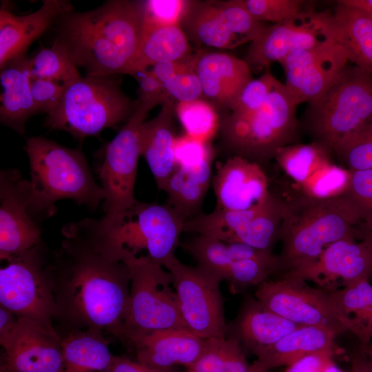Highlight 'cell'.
I'll return each mask as SVG.
<instances>
[{
    "label": "cell",
    "mask_w": 372,
    "mask_h": 372,
    "mask_svg": "<svg viewBox=\"0 0 372 372\" xmlns=\"http://www.w3.org/2000/svg\"><path fill=\"white\" fill-rule=\"evenodd\" d=\"M61 234V248L50 264L56 316L119 337L130 297L128 265L110 241L101 218L69 223Z\"/></svg>",
    "instance_id": "obj_1"
},
{
    "label": "cell",
    "mask_w": 372,
    "mask_h": 372,
    "mask_svg": "<svg viewBox=\"0 0 372 372\" xmlns=\"http://www.w3.org/2000/svg\"><path fill=\"white\" fill-rule=\"evenodd\" d=\"M145 1L111 0L91 10L65 12L53 43L86 75L127 74L141 42Z\"/></svg>",
    "instance_id": "obj_2"
},
{
    "label": "cell",
    "mask_w": 372,
    "mask_h": 372,
    "mask_svg": "<svg viewBox=\"0 0 372 372\" xmlns=\"http://www.w3.org/2000/svg\"><path fill=\"white\" fill-rule=\"evenodd\" d=\"M282 200L278 256L281 271L296 269L316 260L331 244L358 238V227L367 213L348 194L316 199L299 192Z\"/></svg>",
    "instance_id": "obj_3"
},
{
    "label": "cell",
    "mask_w": 372,
    "mask_h": 372,
    "mask_svg": "<svg viewBox=\"0 0 372 372\" xmlns=\"http://www.w3.org/2000/svg\"><path fill=\"white\" fill-rule=\"evenodd\" d=\"M30 171V211L39 221L52 216L55 203L71 199L94 210L104 192L79 148L70 149L41 137L32 136L25 146Z\"/></svg>",
    "instance_id": "obj_4"
},
{
    "label": "cell",
    "mask_w": 372,
    "mask_h": 372,
    "mask_svg": "<svg viewBox=\"0 0 372 372\" xmlns=\"http://www.w3.org/2000/svg\"><path fill=\"white\" fill-rule=\"evenodd\" d=\"M299 102L279 81L265 103L245 115L227 114L220 121L223 140L232 156L262 166L280 148L293 144L298 136Z\"/></svg>",
    "instance_id": "obj_5"
},
{
    "label": "cell",
    "mask_w": 372,
    "mask_h": 372,
    "mask_svg": "<svg viewBox=\"0 0 372 372\" xmlns=\"http://www.w3.org/2000/svg\"><path fill=\"white\" fill-rule=\"evenodd\" d=\"M136 106L112 76L86 75L66 85L58 107L45 125L83 141L128 119Z\"/></svg>",
    "instance_id": "obj_6"
},
{
    "label": "cell",
    "mask_w": 372,
    "mask_h": 372,
    "mask_svg": "<svg viewBox=\"0 0 372 372\" xmlns=\"http://www.w3.org/2000/svg\"><path fill=\"white\" fill-rule=\"evenodd\" d=\"M372 118V75L347 65L338 81L309 108L306 128L331 152Z\"/></svg>",
    "instance_id": "obj_7"
},
{
    "label": "cell",
    "mask_w": 372,
    "mask_h": 372,
    "mask_svg": "<svg viewBox=\"0 0 372 372\" xmlns=\"http://www.w3.org/2000/svg\"><path fill=\"white\" fill-rule=\"evenodd\" d=\"M111 243L118 250L145 257L167 270L178 259L175 251L186 218L167 203L137 201L113 220L101 218Z\"/></svg>",
    "instance_id": "obj_8"
},
{
    "label": "cell",
    "mask_w": 372,
    "mask_h": 372,
    "mask_svg": "<svg viewBox=\"0 0 372 372\" xmlns=\"http://www.w3.org/2000/svg\"><path fill=\"white\" fill-rule=\"evenodd\" d=\"M121 253L130 267L131 283L119 338L167 329H187L169 271L145 256L136 257L123 251Z\"/></svg>",
    "instance_id": "obj_9"
},
{
    "label": "cell",
    "mask_w": 372,
    "mask_h": 372,
    "mask_svg": "<svg viewBox=\"0 0 372 372\" xmlns=\"http://www.w3.org/2000/svg\"><path fill=\"white\" fill-rule=\"evenodd\" d=\"M156 105L138 99L126 123L105 146L98 169L104 192L105 220L118 218L138 201L134 192L138 161L141 156V129L149 112Z\"/></svg>",
    "instance_id": "obj_10"
},
{
    "label": "cell",
    "mask_w": 372,
    "mask_h": 372,
    "mask_svg": "<svg viewBox=\"0 0 372 372\" xmlns=\"http://www.w3.org/2000/svg\"><path fill=\"white\" fill-rule=\"evenodd\" d=\"M6 262L0 269V305L17 318L53 329L57 307L41 242Z\"/></svg>",
    "instance_id": "obj_11"
},
{
    "label": "cell",
    "mask_w": 372,
    "mask_h": 372,
    "mask_svg": "<svg viewBox=\"0 0 372 372\" xmlns=\"http://www.w3.org/2000/svg\"><path fill=\"white\" fill-rule=\"evenodd\" d=\"M256 299L263 306L300 326H319L338 335L351 333L349 322L338 309L329 293L313 288L291 272L276 280L258 285Z\"/></svg>",
    "instance_id": "obj_12"
},
{
    "label": "cell",
    "mask_w": 372,
    "mask_h": 372,
    "mask_svg": "<svg viewBox=\"0 0 372 372\" xmlns=\"http://www.w3.org/2000/svg\"><path fill=\"white\" fill-rule=\"evenodd\" d=\"M180 25L188 39L219 49L251 43L267 27L240 0L189 1Z\"/></svg>",
    "instance_id": "obj_13"
},
{
    "label": "cell",
    "mask_w": 372,
    "mask_h": 372,
    "mask_svg": "<svg viewBox=\"0 0 372 372\" xmlns=\"http://www.w3.org/2000/svg\"><path fill=\"white\" fill-rule=\"evenodd\" d=\"M186 328L207 340L227 337L223 300L217 278L178 259L168 269Z\"/></svg>",
    "instance_id": "obj_14"
},
{
    "label": "cell",
    "mask_w": 372,
    "mask_h": 372,
    "mask_svg": "<svg viewBox=\"0 0 372 372\" xmlns=\"http://www.w3.org/2000/svg\"><path fill=\"white\" fill-rule=\"evenodd\" d=\"M336 42L332 13L304 10L293 17L267 26L251 43L244 59L249 66L269 68L290 54Z\"/></svg>",
    "instance_id": "obj_15"
},
{
    "label": "cell",
    "mask_w": 372,
    "mask_h": 372,
    "mask_svg": "<svg viewBox=\"0 0 372 372\" xmlns=\"http://www.w3.org/2000/svg\"><path fill=\"white\" fill-rule=\"evenodd\" d=\"M30 181L17 169L0 173V259L7 261L41 242V229L30 207Z\"/></svg>",
    "instance_id": "obj_16"
},
{
    "label": "cell",
    "mask_w": 372,
    "mask_h": 372,
    "mask_svg": "<svg viewBox=\"0 0 372 372\" xmlns=\"http://www.w3.org/2000/svg\"><path fill=\"white\" fill-rule=\"evenodd\" d=\"M348 60L337 42L299 50L281 63L285 85L300 103L320 99L338 81Z\"/></svg>",
    "instance_id": "obj_17"
},
{
    "label": "cell",
    "mask_w": 372,
    "mask_h": 372,
    "mask_svg": "<svg viewBox=\"0 0 372 372\" xmlns=\"http://www.w3.org/2000/svg\"><path fill=\"white\" fill-rule=\"evenodd\" d=\"M357 239L350 237L338 240L313 262L287 272L311 281L327 292L369 280L372 275V254Z\"/></svg>",
    "instance_id": "obj_18"
},
{
    "label": "cell",
    "mask_w": 372,
    "mask_h": 372,
    "mask_svg": "<svg viewBox=\"0 0 372 372\" xmlns=\"http://www.w3.org/2000/svg\"><path fill=\"white\" fill-rule=\"evenodd\" d=\"M3 348V364L12 372H62L61 338L54 329L18 318L16 329Z\"/></svg>",
    "instance_id": "obj_19"
},
{
    "label": "cell",
    "mask_w": 372,
    "mask_h": 372,
    "mask_svg": "<svg viewBox=\"0 0 372 372\" xmlns=\"http://www.w3.org/2000/svg\"><path fill=\"white\" fill-rule=\"evenodd\" d=\"M212 185L218 209H249L262 203L270 193L269 178L262 166L239 156L216 163Z\"/></svg>",
    "instance_id": "obj_20"
},
{
    "label": "cell",
    "mask_w": 372,
    "mask_h": 372,
    "mask_svg": "<svg viewBox=\"0 0 372 372\" xmlns=\"http://www.w3.org/2000/svg\"><path fill=\"white\" fill-rule=\"evenodd\" d=\"M133 347L136 361L156 368L192 365L202 355L206 340L185 329H167L123 338Z\"/></svg>",
    "instance_id": "obj_21"
},
{
    "label": "cell",
    "mask_w": 372,
    "mask_h": 372,
    "mask_svg": "<svg viewBox=\"0 0 372 372\" xmlns=\"http://www.w3.org/2000/svg\"><path fill=\"white\" fill-rule=\"evenodd\" d=\"M71 11L70 3L44 0L36 11L17 16L8 8L0 9V68L7 62L25 56L29 46L65 12Z\"/></svg>",
    "instance_id": "obj_22"
},
{
    "label": "cell",
    "mask_w": 372,
    "mask_h": 372,
    "mask_svg": "<svg viewBox=\"0 0 372 372\" xmlns=\"http://www.w3.org/2000/svg\"><path fill=\"white\" fill-rule=\"evenodd\" d=\"M194 68L203 94L229 110L244 87L252 79L244 59L224 52H207L194 58Z\"/></svg>",
    "instance_id": "obj_23"
},
{
    "label": "cell",
    "mask_w": 372,
    "mask_h": 372,
    "mask_svg": "<svg viewBox=\"0 0 372 372\" xmlns=\"http://www.w3.org/2000/svg\"><path fill=\"white\" fill-rule=\"evenodd\" d=\"M300 327L250 298L243 304L227 333L256 356Z\"/></svg>",
    "instance_id": "obj_24"
},
{
    "label": "cell",
    "mask_w": 372,
    "mask_h": 372,
    "mask_svg": "<svg viewBox=\"0 0 372 372\" xmlns=\"http://www.w3.org/2000/svg\"><path fill=\"white\" fill-rule=\"evenodd\" d=\"M175 108L170 100L162 104L154 118L145 121L141 129V156L145 158L160 191L177 168L174 156L173 116Z\"/></svg>",
    "instance_id": "obj_25"
},
{
    "label": "cell",
    "mask_w": 372,
    "mask_h": 372,
    "mask_svg": "<svg viewBox=\"0 0 372 372\" xmlns=\"http://www.w3.org/2000/svg\"><path fill=\"white\" fill-rule=\"evenodd\" d=\"M332 15L336 42L348 61L372 75V14L338 1Z\"/></svg>",
    "instance_id": "obj_26"
},
{
    "label": "cell",
    "mask_w": 372,
    "mask_h": 372,
    "mask_svg": "<svg viewBox=\"0 0 372 372\" xmlns=\"http://www.w3.org/2000/svg\"><path fill=\"white\" fill-rule=\"evenodd\" d=\"M24 56L7 62L1 68L0 121L21 134L25 132L27 121L37 114L32 96L30 77Z\"/></svg>",
    "instance_id": "obj_27"
},
{
    "label": "cell",
    "mask_w": 372,
    "mask_h": 372,
    "mask_svg": "<svg viewBox=\"0 0 372 372\" xmlns=\"http://www.w3.org/2000/svg\"><path fill=\"white\" fill-rule=\"evenodd\" d=\"M338 334L327 327L300 326L257 355L255 362L265 372L288 366L312 353L333 349Z\"/></svg>",
    "instance_id": "obj_28"
},
{
    "label": "cell",
    "mask_w": 372,
    "mask_h": 372,
    "mask_svg": "<svg viewBox=\"0 0 372 372\" xmlns=\"http://www.w3.org/2000/svg\"><path fill=\"white\" fill-rule=\"evenodd\" d=\"M62 372H107L114 355L102 331L77 329L61 338Z\"/></svg>",
    "instance_id": "obj_29"
},
{
    "label": "cell",
    "mask_w": 372,
    "mask_h": 372,
    "mask_svg": "<svg viewBox=\"0 0 372 372\" xmlns=\"http://www.w3.org/2000/svg\"><path fill=\"white\" fill-rule=\"evenodd\" d=\"M213 160L211 157L192 167H178L167 182L164 191L167 204L187 220L199 214L212 180Z\"/></svg>",
    "instance_id": "obj_30"
},
{
    "label": "cell",
    "mask_w": 372,
    "mask_h": 372,
    "mask_svg": "<svg viewBox=\"0 0 372 372\" xmlns=\"http://www.w3.org/2000/svg\"><path fill=\"white\" fill-rule=\"evenodd\" d=\"M189 51L188 38L180 25L143 28L138 51L127 74L184 59Z\"/></svg>",
    "instance_id": "obj_31"
},
{
    "label": "cell",
    "mask_w": 372,
    "mask_h": 372,
    "mask_svg": "<svg viewBox=\"0 0 372 372\" xmlns=\"http://www.w3.org/2000/svg\"><path fill=\"white\" fill-rule=\"evenodd\" d=\"M338 309L349 322L351 333L361 346L372 339V285L364 280L329 292Z\"/></svg>",
    "instance_id": "obj_32"
},
{
    "label": "cell",
    "mask_w": 372,
    "mask_h": 372,
    "mask_svg": "<svg viewBox=\"0 0 372 372\" xmlns=\"http://www.w3.org/2000/svg\"><path fill=\"white\" fill-rule=\"evenodd\" d=\"M186 372H265L250 364L239 342L233 337L207 339L200 358Z\"/></svg>",
    "instance_id": "obj_33"
},
{
    "label": "cell",
    "mask_w": 372,
    "mask_h": 372,
    "mask_svg": "<svg viewBox=\"0 0 372 372\" xmlns=\"http://www.w3.org/2000/svg\"><path fill=\"white\" fill-rule=\"evenodd\" d=\"M282 219V200L278 194L270 192L260 203L251 218L236 236L234 242L271 251L279 239Z\"/></svg>",
    "instance_id": "obj_34"
},
{
    "label": "cell",
    "mask_w": 372,
    "mask_h": 372,
    "mask_svg": "<svg viewBox=\"0 0 372 372\" xmlns=\"http://www.w3.org/2000/svg\"><path fill=\"white\" fill-rule=\"evenodd\" d=\"M330 152L316 142L293 143L278 149L274 158L284 173L298 186L331 162Z\"/></svg>",
    "instance_id": "obj_35"
},
{
    "label": "cell",
    "mask_w": 372,
    "mask_h": 372,
    "mask_svg": "<svg viewBox=\"0 0 372 372\" xmlns=\"http://www.w3.org/2000/svg\"><path fill=\"white\" fill-rule=\"evenodd\" d=\"M281 271L278 256L271 251L258 249L253 254L233 261L226 273L225 280L234 293L253 285H259L269 276Z\"/></svg>",
    "instance_id": "obj_36"
},
{
    "label": "cell",
    "mask_w": 372,
    "mask_h": 372,
    "mask_svg": "<svg viewBox=\"0 0 372 372\" xmlns=\"http://www.w3.org/2000/svg\"><path fill=\"white\" fill-rule=\"evenodd\" d=\"M24 63L30 79H49L67 85L81 76L70 57L54 43L49 48H42L31 58L25 56Z\"/></svg>",
    "instance_id": "obj_37"
},
{
    "label": "cell",
    "mask_w": 372,
    "mask_h": 372,
    "mask_svg": "<svg viewBox=\"0 0 372 372\" xmlns=\"http://www.w3.org/2000/svg\"><path fill=\"white\" fill-rule=\"evenodd\" d=\"M175 112L188 136L209 143L220 127V120L215 108L200 99L178 102Z\"/></svg>",
    "instance_id": "obj_38"
},
{
    "label": "cell",
    "mask_w": 372,
    "mask_h": 372,
    "mask_svg": "<svg viewBox=\"0 0 372 372\" xmlns=\"http://www.w3.org/2000/svg\"><path fill=\"white\" fill-rule=\"evenodd\" d=\"M182 247L204 269L220 282L224 281L232 262L229 244L209 236L198 235L183 243Z\"/></svg>",
    "instance_id": "obj_39"
},
{
    "label": "cell",
    "mask_w": 372,
    "mask_h": 372,
    "mask_svg": "<svg viewBox=\"0 0 372 372\" xmlns=\"http://www.w3.org/2000/svg\"><path fill=\"white\" fill-rule=\"evenodd\" d=\"M351 178L350 170L331 162L297 186L298 191L316 199L336 198L347 193Z\"/></svg>",
    "instance_id": "obj_40"
},
{
    "label": "cell",
    "mask_w": 372,
    "mask_h": 372,
    "mask_svg": "<svg viewBox=\"0 0 372 372\" xmlns=\"http://www.w3.org/2000/svg\"><path fill=\"white\" fill-rule=\"evenodd\" d=\"M334 153L350 171L372 169V118Z\"/></svg>",
    "instance_id": "obj_41"
},
{
    "label": "cell",
    "mask_w": 372,
    "mask_h": 372,
    "mask_svg": "<svg viewBox=\"0 0 372 372\" xmlns=\"http://www.w3.org/2000/svg\"><path fill=\"white\" fill-rule=\"evenodd\" d=\"M278 81L269 70L259 78L251 79L240 93L230 113L245 115L259 109L268 99Z\"/></svg>",
    "instance_id": "obj_42"
},
{
    "label": "cell",
    "mask_w": 372,
    "mask_h": 372,
    "mask_svg": "<svg viewBox=\"0 0 372 372\" xmlns=\"http://www.w3.org/2000/svg\"><path fill=\"white\" fill-rule=\"evenodd\" d=\"M258 21L276 23L285 21L304 11L300 0H240Z\"/></svg>",
    "instance_id": "obj_43"
},
{
    "label": "cell",
    "mask_w": 372,
    "mask_h": 372,
    "mask_svg": "<svg viewBox=\"0 0 372 372\" xmlns=\"http://www.w3.org/2000/svg\"><path fill=\"white\" fill-rule=\"evenodd\" d=\"M188 2L185 0L145 1L143 28L180 25Z\"/></svg>",
    "instance_id": "obj_44"
},
{
    "label": "cell",
    "mask_w": 372,
    "mask_h": 372,
    "mask_svg": "<svg viewBox=\"0 0 372 372\" xmlns=\"http://www.w3.org/2000/svg\"><path fill=\"white\" fill-rule=\"evenodd\" d=\"M66 85L43 79H30L32 99L37 113H52L59 105Z\"/></svg>",
    "instance_id": "obj_45"
},
{
    "label": "cell",
    "mask_w": 372,
    "mask_h": 372,
    "mask_svg": "<svg viewBox=\"0 0 372 372\" xmlns=\"http://www.w3.org/2000/svg\"><path fill=\"white\" fill-rule=\"evenodd\" d=\"M163 85L168 95L178 102L194 101L203 95L202 86L194 65L176 74Z\"/></svg>",
    "instance_id": "obj_46"
},
{
    "label": "cell",
    "mask_w": 372,
    "mask_h": 372,
    "mask_svg": "<svg viewBox=\"0 0 372 372\" xmlns=\"http://www.w3.org/2000/svg\"><path fill=\"white\" fill-rule=\"evenodd\" d=\"M174 156L178 167H192L214 157L209 143L194 139L187 135L176 137Z\"/></svg>",
    "instance_id": "obj_47"
},
{
    "label": "cell",
    "mask_w": 372,
    "mask_h": 372,
    "mask_svg": "<svg viewBox=\"0 0 372 372\" xmlns=\"http://www.w3.org/2000/svg\"><path fill=\"white\" fill-rule=\"evenodd\" d=\"M132 76L136 79L139 85V100L152 102L156 105H162L169 100L170 96L165 90L163 83L152 70H138Z\"/></svg>",
    "instance_id": "obj_48"
},
{
    "label": "cell",
    "mask_w": 372,
    "mask_h": 372,
    "mask_svg": "<svg viewBox=\"0 0 372 372\" xmlns=\"http://www.w3.org/2000/svg\"><path fill=\"white\" fill-rule=\"evenodd\" d=\"M351 172V183L347 194L364 212L371 211L372 169Z\"/></svg>",
    "instance_id": "obj_49"
},
{
    "label": "cell",
    "mask_w": 372,
    "mask_h": 372,
    "mask_svg": "<svg viewBox=\"0 0 372 372\" xmlns=\"http://www.w3.org/2000/svg\"><path fill=\"white\" fill-rule=\"evenodd\" d=\"M333 349L308 354L287 366L283 372H324L333 360Z\"/></svg>",
    "instance_id": "obj_50"
},
{
    "label": "cell",
    "mask_w": 372,
    "mask_h": 372,
    "mask_svg": "<svg viewBox=\"0 0 372 372\" xmlns=\"http://www.w3.org/2000/svg\"><path fill=\"white\" fill-rule=\"evenodd\" d=\"M107 372H177L174 367L156 368L133 361L125 356L114 355Z\"/></svg>",
    "instance_id": "obj_51"
},
{
    "label": "cell",
    "mask_w": 372,
    "mask_h": 372,
    "mask_svg": "<svg viewBox=\"0 0 372 372\" xmlns=\"http://www.w3.org/2000/svg\"><path fill=\"white\" fill-rule=\"evenodd\" d=\"M194 65V58L190 60L187 57L178 61L158 63L151 69L155 76L163 83L176 74L185 71Z\"/></svg>",
    "instance_id": "obj_52"
},
{
    "label": "cell",
    "mask_w": 372,
    "mask_h": 372,
    "mask_svg": "<svg viewBox=\"0 0 372 372\" xmlns=\"http://www.w3.org/2000/svg\"><path fill=\"white\" fill-rule=\"evenodd\" d=\"M18 318L10 310L0 305V343L4 347L14 331Z\"/></svg>",
    "instance_id": "obj_53"
},
{
    "label": "cell",
    "mask_w": 372,
    "mask_h": 372,
    "mask_svg": "<svg viewBox=\"0 0 372 372\" xmlns=\"http://www.w3.org/2000/svg\"><path fill=\"white\" fill-rule=\"evenodd\" d=\"M357 231L358 239L362 240L372 254V211L366 214Z\"/></svg>",
    "instance_id": "obj_54"
},
{
    "label": "cell",
    "mask_w": 372,
    "mask_h": 372,
    "mask_svg": "<svg viewBox=\"0 0 372 372\" xmlns=\"http://www.w3.org/2000/svg\"><path fill=\"white\" fill-rule=\"evenodd\" d=\"M350 372H372V362L360 351L351 356Z\"/></svg>",
    "instance_id": "obj_55"
},
{
    "label": "cell",
    "mask_w": 372,
    "mask_h": 372,
    "mask_svg": "<svg viewBox=\"0 0 372 372\" xmlns=\"http://www.w3.org/2000/svg\"><path fill=\"white\" fill-rule=\"evenodd\" d=\"M349 6L362 9L372 14V0H341Z\"/></svg>",
    "instance_id": "obj_56"
},
{
    "label": "cell",
    "mask_w": 372,
    "mask_h": 372,
    "mask_svg": "<svg viewBox=\"0 0 372 372\" xmlns=\"http://www.w3.org/2000/svg\"><path fill=\"white\" fill-rule=\"evenodd\" d=\"M360 351L372 362V342L361 346Z\"/></svg>",
    "instance_id": "obj_57"
},
{
    "label": "cell",
    "mask_w": 372,
    "mask_h": 372,
    "mask_svg": "<svg viewBox=\"0 0 372 372\" xmlns=\"http://www.w3.org/2000/svg\"><path fill=\"white\" fill-rule=\"evenodd\" d=\"M324 372H344V371L342 369H340L333 360L327 365Z\"/></svg>",
    "instance_id": "obj_58"
},
{
    "label": "cell",
    "mask_w": 372,
    "mask_h": 372,
    "mask_svg": "<svg viewBox=\"0 0 372 372\" xmlns=\"http://www.w3.org/2000/svg\"><path fill=\"white\" fill-rule=\"evenodd\" d=\"M0 372H12L8 369L3 364H1Z\"/></svg>",
    "instance_id": "obj_59"
}]
</instances>
